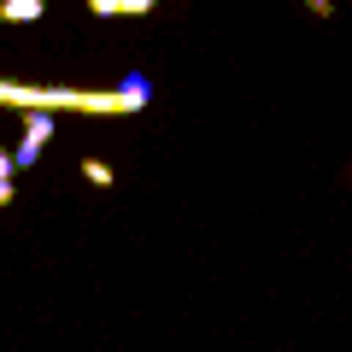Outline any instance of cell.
<instances>
[{
	"label": "cell",
	"instance_id": "6da1fadb",
	"mask_svg": "<svg viewBox=\"0 0 352 352\" xmlns=\"http://www.w3.org/2000/svg\"><path fill=\"white\" fill-rule=\"evenodd\" d=\"M153 106V82L141 71H124L118 88H36L0 76V112H76V118H135Z\"/></svg>",
	"mask_w": 352,
	"mask_h": 352
},
{
	"label": "cell",
	"instance_id": "7a4b0ae2",
	"mask_svg": "<svg viewBox=\"0 0 352 352\" xmlns=\"http://www.w3.org/2000/svg\"><path fill=\"white\" fill-rule=\"evenodd\" d=\"M88 12L94 18H147V12H159V0H88Z\"/></svg>",
	"mask_w": 352,
	"mask_h": 352
},
{
	"label": "cell",
	"instance_id": "3957f363",
	"mask_svg": "<svg viewBox=\"0 0 352 352\" xmlns=\"http://www.w3.org/2000/svg\"><path fill=\"white\" fill-rule=\"evenodd\" d=\"M47 18V0H0V24H36Z\"/></svg>",
	"mask_w": 352,
	"mask_h": 352
},
{
	"label": "cell",
	"instance_id": "277c9868",
	"mask_svg": "<svg viewBox=\"0 0 352 352\" xmlns=\"http://www.w3.org/2000/svg\"><path fill=\"white\" fill-rule=\"evenodd\" d=\"M24 135H30V141H41V147H47V141L59 135V124H53V112H24Z\"/></svg>",
	"mask_w": 352,
	"mask_h": 352
},
{
	"label": "cell",
	"instance_id": "5b68a950",
	"mask_svg": "<svg viewBox=\"0 0 352 352\" xmlns=\"http://www.w3.org/2000/svg\"><path fill=\"white\" fill-rule=\"evenodd\" d=\"M82 176L94 182V188H112V182H118V170H112V164H100V159H82Z\"/></svg>",
	"mask_w": 352,
	"mask_h": 352
},
{
	"label": "cell",
	"instance_id": "8992f818",
	"mask_svg": "<svg viewBox=\"0 0 352 352\" xmlns=\"http://www.w3.org/2000/svg\"><path fill=\"white\" fill-rule=\"evenodd\" d=\"M36 159H41V141H30V135H24V141L12 147V170H30Z\"/></svg>",
	"mask_w": 352,
	"mask_h": 352
},
{
	"label": "cell",
	"instance_id": "52a82bcc",
	"mask_svg": "<svg viewBox=\"0 0 352 352\" xmlns=\"http://www.w3.org/2000/svg\"><path fill=\"white\" fill-rule=\"evenodd\" d=\"M311 6V18H335V0H305Z\"/></svg>",
	"mask_w": 352,
	"mask_h": 352
},
{
	"label": "cell",
	"instance_id": "ba28073f",
	"mask_svg": "<svg viewBox=\"0 0 352 352\" xmlns=\"http://www.w3.org/2000/svg\"><path fill=\"white\" fill-rule=\"evenodd\" d=\"M0 182H18V170H12V153H0Z\"/></svg>",
	"mask_w": 352,
	"mask_h": 352
},
{
	"label": "cell",
	"instance_id": "9c48e42d",
	"mask_svg": "<svg viewBox=\"0 0 352 352\" xmlns=\"http://www.w3.org/2000/svg\"><path fill=\"white\" fill-rule=\"evenodd\" d=\"M12 188H18V182H0V212H6V206H12Z\"/></svg>",
	"mask_w": 352,
	"mask_h": 352
},
{
	"label": "cell",
	"instance_id": "30bf717a",
	"mask_svg": "<svg viewBox=\"0 0 352 352\" xmlns=\"http://www.w3.org/2000/svg\"><path fill=\"white\" fill-rule=\"evenodd\" d=\"M346 170H352V164H346Z\"/></svg>",
	"mask_w": 352,
	"mask_h": 352
}]
</instances>
